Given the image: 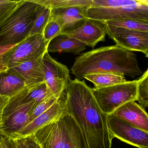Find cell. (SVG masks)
<instances>
[{"label":"cell","instance_id":"29","mask_svg":"<svg viewBox=\"0 0 148 148\" xmlns=\"http://www.w3.org/2000/svg\"><path fill=\"white\" fill-rule=\"evenodd\" d=\"M12 140L16 148H41L33 135Z\"/></svg>","mask_w":148,"mask_h":148},{"label":"cell","instance_id":"3","mask_svg":"<svg viewBox=\"0 0 148 148\" xmlns=\"http://www.w3.org/2000/svg\"><path fill=\"white\" fill-rule=\"evenodd\" d=\"M87 18L104 22L122 19L148 21V1L92 0Z\"/></svg>","mask_w":148,"mask_h":148},{"label":"cell","instance_id":"8","mask_svg":"<svg viewBox=\"0 0 148 148\" xmlns=\"http://www.w3.org/2000/svg\"><path fill=\"white\" fill-rule=\"evenodd\" d=\"M45 81L53 95L59 99L66 91L70 77L67 66L53 58L48 52L43 57Z\"/></svg>","mask_w":148,"mask_h":148},{"label":"cell","instance_id":"23","mask_svg":"<svg viewBox=\"0 0 148 148\" xmlns=\"http://www.w3.org/2000/svg\"><path fill=\"white\" fill-rule=\"evenodd\" d=\"M104 23L115 27L148 33V21L132 19H122L106 21Z\"/></svg>","mask_w":148,"mask_h":148},{"label":"cell","instance_id":"5","mask_svg":"<svg viewBox=\"0 0 148 148\" xmlns=\"http://www.w3.org/2000/svg\"><path fill=\"white\" fill-rule=\"evenodd\" d=\"M36 106L26 98V87L10 98L4 109L0 124V135L11 137L32 122L31 114Z\"/></svg>","mask_w":148,"mask_h":148},{"label":"cell","instance_id":"18","mask_svg":"<svg viewBox=\"0 0 148 148\" xmlns=\"http://www.w3.org/2000/svg\"><path fill=\"white\" fill-rule=\"evenodd\" d=\"M85 45L74 38L61 34L50 41L47 47L48 53L63 52L79 54L86 49Z\"/></svg>","mask_w":148,"mask_h":148},{"label":"cell","instance_id":"26","mask_svg":"<svg viewBox=\"0 0 148 148\" xmlns=\"http://www.w3.org/2000/svg\"><path fill=\"white\" fill-rule=\"evenodd\" d=\"M21 1L0 0V26L22 2Z\"/></svg>","mask_w":148,"mask_h":148},{"label":"cell","instance_id":"11","mask_svg":"<svg viewBox=\"0 0 148 148\" xmlns=\"http://www.w3.org/2000/svg\"><path fill=\"white\" fill-rule=\"evenodd\" d=\"M62 34L74 38L86 46L94 48L99 42L105 40L106 28L104 22L88 18L80 26Z\"/></svg>","mask_w":148,"mask_h":148},{"label":"cell","instance_id":"20","mask_svg":"<svg viewBox=\"0 0 148 148\" xmlns=\"http://www.w3.org/2000/svg\"><path fill=\"white\" fill-rule=\"evenodd\" d=\"M84 79L91 82L94 88L100 89L126 82L125 76L112 73H97L87 74Z\"/></svg>","mask_w":148,"mask_h":148},{"label":"cell","instance_id":"12","mask_svg":"<svg viewBox=\"0 0 148 148\" xmlns=\"http://www.w3.org/2000/svg\"><path fill=\"white\" fill-rule=\"evenodd\" d=\"M86 7L51 9L50 19L58 23L61 34L76 29L84 24L87 18Z\"/></svg>","mask_w":148,"mask_h":148},{"label":"cell","instance_id":"17","mask_svg":"<svg viewBox=\"0 0 148 148\" xmlns=\"http://www.w3.org/2000/svg\"><path fill=\"white\" fill-rule=\"evenodd\" d=\"M64 117V148H87L79 127L65 110Z\"/></svg>","mask_w":148,"mask_h":148},{"label":"cell","instance_id":"14","mask_svg":"<svg viewBox=\"0 0 148 148\" xmlns=\"http://www.w3.org/2000/svg\"><path fill=\"white\" fill-rule=\"evenodd\" d=\"M64 112L59 119L45 125L33 134L41 148H64Z\"/></svg>","mask_w":148,"mask_h":148},{"label":"cell","instance_id":"6","mask_svg":"<svg viewBox=\"0 0 148 148\" xmlns=\"http://www.w3.org/2000/svg\"><path fill=\"white\" fill-rule=\"evenodd\" d=\"M94 98L102 111L107 115L127 102L137 101V80L100 89L92 88Z\"/></svg>","mask_w":148,"mask_h":148},{"label":"cell","instance_id":"10","mask_svg":"<svg viewBox=\"0 0 148 148\" xmlns=\"http://www.w3.org/2000/svg\"><path fill=\"white\" fill-rule=\"evenodd\" d=\"M105 25L106 34L116 45L131 51L141 52L148 58V33Z\"/></svg>","mask_w":148,"mask_h":148},{"label":"cell","instance_id":"24","mask_svg":"<svg viewBox=\"0 0 148 148\" xmlns=\"http://www.w3.org/2000/svg\"><path fill=\"white\" fill-rule=\"evenodd\" d=\"M51 14V9L41 6L36 14L28 37L38 34L43 35L44 29L50 21Z\"/></svg>","mask_w":148,"mask_h":148},{"label":"cell","instance_id":"25","mask_svg":"<svg viewBox=\"0 0 148 148\" xmlns=\"http://www.w3.org/2000/svg\"><path fill=\"white\" fill-rule=\"evenodd\" d=\"M137 101L144 110L148 107V69L137 80Z\"/></svg>","mask_w":148,"mask_h":148},{"label":"cell","instance_id":"16","mask_svg":"<svg viewBox=\"0 0 148 148\" xmlns=\"http://www.w3.org/2000/svg\"><path fill=\"white\" fill-rule=\"evenodd\" d=\"M111 114L143 130L148 132V114L145 110L135 101L125 103Z\"/></svg>","mask_w":148,"mask_h":148},{"label":"cell","instance_id":"22","mask_svg":"<svg viewBox=\"0 0 148 148\" xmlns=\"http://www.w3.org/2000/svg\"><path fill=\"white\" fill-rule=\"evenodd\" d=\"M26 98L30 101H34L36 106L53 96L45 82L26 86Z\"/></svg>","mask_w":148,"mask_h":148},{"label":"cell","instance_id":"31","mask_svg":"<svg viewBox=\"0 0 148 148\" xmlns=\"http://www.w3.org/2000/svg\"><path fill=\"white\" fill-rule=\"evenodd\" d=\"M0 148H16L13 141L9 137L0 135Z\"/></svg>","mask_w":148,"mask_h":148},{"label":"cell","instance_id":"7","mask_svg":"<svg viewBox=\"0 0 148 148\" xmlns=\"http://www.w3.org/2000/svg\"><path fill=\"white\" fill-rule=\"evenodd\" d=\"M49 42L42 34L29 36L14 46L3 57V62L7 67L43 57L47 51Z\"/></svg>","mask_w":148,"mask_h":148},{"label":"cell","instance_id":"1","mask_svg":"<svg viewBox=\"0 0 148 148\" xmlns=\"http://www.w3.org/2000/svg\"><path fill=\"white\" fill-rule=\"evenodd\" d=\"M65 99L66 111L79 127L87 148H111L113 138L108 127V115L97 103L92 88L85 80L70 79Z\"/></svg>","mask_w":148,"mask_h":148},{"label":"cell","instance_id":"21","mask_svg":"<svg viewBox=\"0 0 148 148\" xmlns=\"http://www.w3.org/2000/svg\"><path fill=\"white\" fill-rule=\"evenodd\" d=\"M42 6L50 9L71 7H86L90 8L92 0H32Z\"/></svg>","mask_w":148,"mask_h":148},{"label":"cell","instance_id":"32","mask_svg":"<svg viewBox=\"0 0 148 148\" xmlns=\"http://www.w3.org/2000/svg\"><path fill=\"white\" fill-rule=\"evenodd\" d=\"M10 97L0 95V124L1 123L2 114L4 109L9 102Z\"/></svg>","mask_w":148,"mask_h":148},{"label":"cell","instance_id":"9","mask_svg":"<svg viewBox=\"0 0 148 148\" xmlns=\"http://www.w3.org/2000/svg\"><path fill=\"white\" fill-rule=\"evenodd\" d=\"M108 127L111 136L138 148H148V132L143 130L113 115H108Z\"/></svg>","mask_w":148,"mask_h":148},{"label":"cell","instance_id":"2","mask_svg":"<svg viewBox=\"0 0 148 148\" xmlns=\"http://www.w3.org/2000/svg\"><path fill=\"white\" fill-rule=\"evenodd\" d=\"M71 70L79 80L87 74L97 73H112L132 78L143 73L136 54L116 45L82 53L76 58Z\"/></svg>","mask_w":148,"mask_h":148},{"label":"cell","instance_id":"13","mask_svg":"<svg viewBox=\"0 0 148 148\" xmlns=\"http://www.w3.org/2000/svg\"><path fill=\"white\" fill-rule=\"evenodd\" d=\"M63 97L64 95L47 110L9 137L14 139L31 136L45 125L59 119L65 110V99H63Z\"/></svg>","mask_w":148,"mask_h":148},{"label":"cell","instance_id":"15","mask_svg":"<svg viewBox=\"0 0 148 148\" xmlns=\"http://www.w3.org/2000/svg\"><path fill=\"white\" fill-rule=\"evenodd\" d=\"M43 57L15 65L9 67L8 70L23 79L27 85L43 83L45 81Z\"/></svg>","mask_w":148,"mask_h":148},{"label":"cell","instance_id":"27","mask_svg":"<svg viewBox=\"0 0 148 148\" xmlns=\"http://www.w3.org/2000/svg\"><path fill=\"white\" fill-rule=\"evenodd\" d=\"M61 34V30L58 23L50 20L44 29L43 36L45 40L49 43L53 39Z\"/></svg>","mask_w":148,"mask_h":148},{"label":"cell","instance_id":"4","mask_svg":"<svg viewBox=\"0 0 148 148\" xmlns=\"http://www.w3.org/2000/svg\"><path fill=\"white\" fill-rule=\"evenodd\" d=\"M41 7L32 0H22L0 26V46L17 45L28 37L36 14Z\"/></svg>","mask_w":148,"mask_h":148},{"label":"cell","instance_id":"28","mask_svg":"<svg viewBox=\"0 0 148 148\" xmlns=\"http://www.w3.org/2000/svg\"><path fill=\"white\" fill-rule=\"evenodd\" d=\"M54 96H52L47 99L42 101L36 106L33 112L31 114L32 122L37 117L44 113L50 107H51L58 100Z\"/></svg>","mask_w":148,"mask_h":148},{"label":"cell","instance_id":"19","mask_svg":"<svg viewBox=\"0 0 148 148\" xmlns=\"http://www.w3.org/2000/svg\"><path fill=\"white\" fill-rule=\"evenodd\" d=\"M27 85L22 78L7 70L0 72V95L11 98Z\"/></svg>","mask_w":148,"mask_h":148},{"label":"cell","instance_id":"30","mask_svg":"<svg viewBox=\"0 0 148 148\" xmlns=\"http://www.w3.org/2000/svg\"><path fill=\"white\" fill-rule=\"evenodd\" d=\"M16 45H10L0 46V72L8 70V68L5 65L3 62V57L4 54L6 53L10 49H12Z\"/></svg>","mask_w":148,"mask_h":148}]
</instances>
